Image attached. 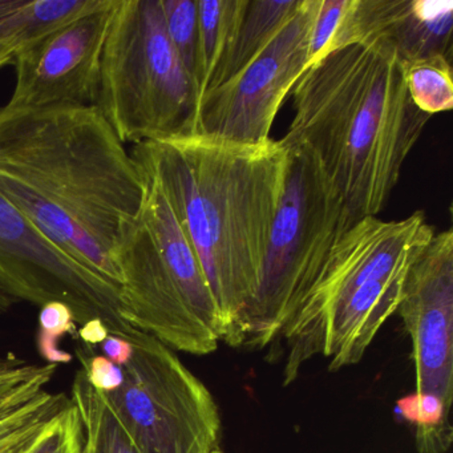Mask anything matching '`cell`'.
<instances>
[{"mask_svg": "<svg viewBox=\"0 0 453 453\" xmlns=\"http://www.w3.org/2000/svg\"><path fill=\"white\" fill-rule=\"evenodd\" d=\"M147 181L92 105L0 107V195L79 266L120 288L116 253Z\"/></svg>", "mask_w": 453, "mask_h": 453, "instance_id": "cell-1", "label": "cell"}, {"mask_svg": "<svg viewBox=\"0 0 453 453\" xmlns=\"http://www.w3.org/2000/svg\"><path fill=\"white\" fill-rule=\"evenodd\" d=\"M131 156L155 177L200 259L234 347L258 288L270 230L285 182L280 142L246 145L190 134L134 144Z\"/></svg>", "mask_w": 453, "mask_h": 453, "instance_id": "cell-2", "label": "cell"}, {"mask_svg": "<svg viewBox=\"0 0 453 453\" xmlns=\"http://www.w3.org/2000/svg\"><path fill=\"white\" fill-rule=\"evenodd\" d=\"M431 118L411 100L394 50L360 42L307 68L294 87L293 121L280 142L311 150L359 221L386 208Z\"/></svg>", "mask_w": 453, "mask_h": 453, "instance_id": "cell-3", "label": "cell"}, {"mask_svg": "<svg viewBox=\"0 0 453 453\" xmlns=\"http://www.w3.org/2000/svg\"><path fill=\"white\" fill-rule=\"evenodd\" d=\"M283 148L288 165L282 196L258 288L241 318L234 347L266 349L280 338L336 243L357 222L314 153L302 145Z\"/></svg>", "mask_w": 453, "mask_h": 453, "instance_id": "cell-4", "label": "cell"}, {"mask_svg": "<svg viewBox=\"0 0 453 453\" xmlns=\"http://www.w3.org/2000/svg\"><path fill=\"white\" fill-rule=\"evenodd\" d=\"M94 107L123 144L193 134L197 88L169 41L161 0H116Z\"/></svg>", "mask_w": 453, "mask_h": 453, "instance_id": "cell-5", "label": "cell"}, {"mask_svg": "<svg viewBox=\"0 0 453 453\" xmlns=\"http://www.w3.org/2000/svg\"><path fill=\"white\" fill-rule=\"evenodd\" d=\"M124 383L108 395L144 453H213L221 416L208 387L176 351L134 328Z\"/></svg>", "mask_w": 453, "mask_h": 453, "instance_id": "cell-6", "label": "cell"}, {"mask_svg": "<svg viewBox=\"0 0 453 453\" xmlns=\"http://www.w3.org/2000/svg\"><path fill=\"white\" fill-rule=\"evenodd\" d=\"M434 235L423 211L400 221L365 217L355 222L280 334L288 346L285 384L296 380L302 365L320 354L323 325L331 309L363 283L407 273Z\"/></svg>", "mask_w": 453, "mask_h": 453, "instance_id": "cell-7", "label": "cell"}, {"mask_svg": "<svg viewBox=\"0 0 453 453\" xmlns=\"http://www.w3.org/2000/svg\"><path fill=\"white\" fill-rule=\"evenodd\" d=\"M320 0H301L282 30L240 73L198 103L193 134L238 144L269 142L283 100L309 68L310 36Z\"/></svg>", "mask_w": 453, "mask_h": 453, "instance_id": "cell-8", "label": "cell"}, {"mask_svg": "<svg viewBox=\"0 0 453 453\" xmlns=\"http://www.w3.org/2000/svg\"><path fill=\"white\" fill-rule=\"evenodd\" d=\"M119 291L58 251L0 195V314L19 302L59 301L78 325L100 318L111 335L128 339L134 327L121 319Z\"/></svg>", "mask_w": 453, "mask_h": 453, "instance_id": "cell-9", "label": "cell"}, {"mask_svg": "<svg viewBox=\"0 0 453 453\" xmlns=\"http://www.w3.org/2000/svg\"><path fill=\"white\" fill-rule=\"evenodd\" d=\"M115 2L99 0L94 9L18 50L12 62L17 81L6 105L94 107L103 49Z\"/></svg>", "mask_w": 453, "mask_h": 453, "instance_id": "cell-10", "label": "cell"}, {"mask_svg": "<svg viewBox=\"0 0 453 453\" xmlns=\"http://www.w3.org/2000/svg\"><path fill=\"white\" fill-rule=\"evenodd\" d=\"M396 312L412 342L416 396L453 399V232L434 235L408 270Z\"/></svg>", "mask_w": 453, "mask_h": 453, "instance_id": "cell-11", "label": "cell"}, {"mask_svg": "<svg viewBox=\"0 0 453 453\" xmlns=\"http://www.w3.org/2000/svg\"><path fill=\"white\" fill-rule=\"evenodd\" d=\"M115 262L119 312L127 325L173 351L203 357L219 349L221 339L185 303L142 217L124 234Z\"/></svg>", "mask_w": 453, "mask_h": 453, "instance_id": "cell-12", "label": "cell"}, {"mask_svg": "<svg viewBox=\"0 0 453 453\" xmlns=\"http://www.w3.org/2000/svg\"><path fill=\"white\" fill-rule=\"evenodd\" d=\"M452 36L453 2L351 0L331 51L380 42L404 65L436 57L452 62Z\"/></svg>", "mask_w": 453, "mask_h": 453, "instance_id": "cell-13", "label": "cell"}, {"mask_svg": "<svg viewBox=\"0 0 453 453\" xmlns=\"http://www.w3.org/2000/svg\"><path fill=\"white\" fill-rule=\"evenodd\" d=\"M142 172L147 181L142 219L150 230L156 249L185 303L206 327L211 328L224 342V320L203 274L197 253L180 225L173 209L169 205L160 184L155 177L142 169Z\"/></svg>", "mask_w": 453, "mask_h": 453, "instance_id": "cell-14", "label": "cell"}, {"mask_svg": "<svg viewBox=\"0 0 453 453\" xmlns=\"http://www.w3.org/2000/svg\"><path fill=\"white\" fill-rule=\"evenodd\" d=\"M70 399L83 429L81 453H144L112 400L89 384L83 368L76 371Z\"/></svg>", "mask_w": 453, "mask_h": 453, "instance_id": "cell-15", "label": "cell"}, {"mask_svg": "<svg viewBox=\"0 0 453 453\" xmlns=\"http://www.w3.org/2000/svg\"><path fill=\"white\" fill-rule=\"evenodd\" d=\"M299 4L301 0H246L232 46L209 91L234 78L250 65L290 20Z\"/></svg>", "mask_w": 453, "mask_h": 453, "instance_id": "cell-16", "label": "cell"}, {"mask_svg": "<svg viewBox=\"0 0 453 453\" xmlns=\"http://www.w3.org/2000/svg\"><path fill=\"white\" fill-rule=\"evenodd\" d=\"M36 383L0 404V453H27L51 418L70 402Z\"/></svg>", "mask_w": 453, "mask_h": 453, "instance_id": "cell-17", "label": "cell"}, {"mask_svg": "<svg viewBox=\"0 0 453 453\" xmlns=\"http://www.w3.org/2000/svg\"><path fill=\"white\" fill-rule=\"evenodd\" d=\"M99 0H0V46L31 41L94 9Z\"/></svg>", "mask_w": 453, "mask_h": 453, "instance_id": "cell-18", "label": "cell"}, {"mask_svg": "<svg viewBox=\"0 0 453 453\" xmlns=\"http://www.w3.org/2000/svg\"><path fill=\"white\" fill-rule=\"evenodd\" d=\"M245 6L246 0H198V103L229 52Z\"/></svg>", "mask_w": 453, "mask_h": 453, "instance_id": "cell-19", "label": "cell"}, {"mask_svg": "<svg viewBox=\"0 0 453 453\" xmlns=\"http://www.w3.org/2000/svg\"><path fill=\"white\" fill-rule=\"evenodd\" d=\"M405 86L413 104L421 112L434 116L453 107L452 62L436 57L403 63Z\"/></svg>", "mask_w": 453, "mask_h": 453, "instance_id": "cell-20", "label": "cell"}, {"mask_svg": "<svg viewBox=\"0 0 453 453\" xmlns=\"http://www.w3.org/2000/svg\"><path fill=\"white\" fill-rule=\"evenodd\" d=\"M169 41L196 84L198 71V0H161ZM197 88V84H196ZM198 94V92H197Z\"/></svg>", "mask_w": 453, "mask_h": 453, "instance_id": "cell-21", "label": "cell"}, {"mask_svg": "<svg viewBox=\"0 0 453 453\" xmlns=\"http://www.w3.org/2000/svg\"><path fill=\"white\" fill-rule=\"evenodd\" d=\"M78 335L75 314L68 304L59 301L49 302L39 312V331L36 344L39 354L49 365H65L73 355L60 349L63 336Z\"/></svg>", "mask_w": 453, "mask_h": 453, "instance_id": "cell-22", "label": "cell"}, {"mask_svg": "<svg viewBox=\"0 0 453 453\" xmlns=\"http://www.w3.org/2000/svg\"><path fill=\"white\" fill-rule=\"evenodd\" d=\"M83 429L73 403H67L39 434L27 453H81Z\"/></svg>", "mask_w": 453, "mask_h": 453, "instance_id": "cell-23", "label": "cell"}, {"mask_svg": "<svg viewBox=\"0 0 453 453\" xmlns=\"http://www.w3.org/2000/svg\"><path fill=\"white\" fill-rule=\"evenodd\" d=\"M351 0H320L310 36L309 67L333 49Z\"/></svg>", "mask_w": 453, "mask_h": 453, "instance_id": "cell-24", "label": "cell"}, {"mask_svg": "<svg viewBox=\"0 0 453 453\" xmlns=\"http://www.w3.org/2000/svg\"><path fill=\"white\" fill-rule=\"evenodd\" d=\"M78 357L86 372L87 380L94 388L110 395L123 386V367H119L104 355H89L86 349L84 351H78Z\"/></svg>", "mask_w": 453, "mask_h": 453, "instance_id": "cell-25", "label": "cell"}, {"mask_svg": "<svg viewBox=\"0 0 453 453\" xmlns=\"http://www.w3.org/2000/svg\"><path fill=\"white\" fill-rule=\"evenodd\" d=\"M103 354L119 367H124L134 355V346L127 339L110 335L102 344Z\"/></svg>", "mask_w": 453, "mask_h": 453, "instance_id": "cell-26", "label": "cell"}, {"mask_svg": "<svg viewBox=\"0 0 453 453\" xmlns=\"http://www.w3.org/2000/svg\"><path fill=\"white\" fill-rule=\"evenodd\" d=\"M41 365H31L26 360L17 359V357L0 359V383L33 375L41 368Z\"/></svg>", "mask_w": 453, "mask_h": 453, "instance_id": "cell-27", "label": "cell"}, {"mask_svg": "<svg viewBox=\"0 0 453 453\" xmlns=\"http://www.w3.org/2000/svg\"><path fill=\"white\" fill-rule=\"evenodd\" d=\"M110 330H108L107 325L103 322L100 318H94V319L87 320L84 325L78 328V336L84 342L86 346L89 349L100 346L105 339L110 336Z\"/></svg>", "mask_w": 453, "mask_h": 453, "instance_id": "cell-28", "label": "cell"}, {"mask_svg": "<svg viewBox=\"0 0 453 453\" xmlns=\"http://www.w3.org/2000/svg\"><path fill=\"white\" fill-rule=\"evenodd\" d=\"M18 50L15 46H0V70L14 62Z\"/></svg>", "mask_w": 453, "mask_h": 453, "instance_id": "cell-29", "label": "cell"}, {"mask_svg": "<svg viewBox=\"0 0 453 453\" xmlns=\"http://www.w3.org/2000/svg\"><path fill=\"white\" fill-rule=\"evenodd\" d=\"M213 453H224V452H221V450L217 449V450H214Z\"/></svg>", "mask_w": 453, "mask_h": 453, "instance_id": "cell-30", "label": "cell"}]
</instances>
